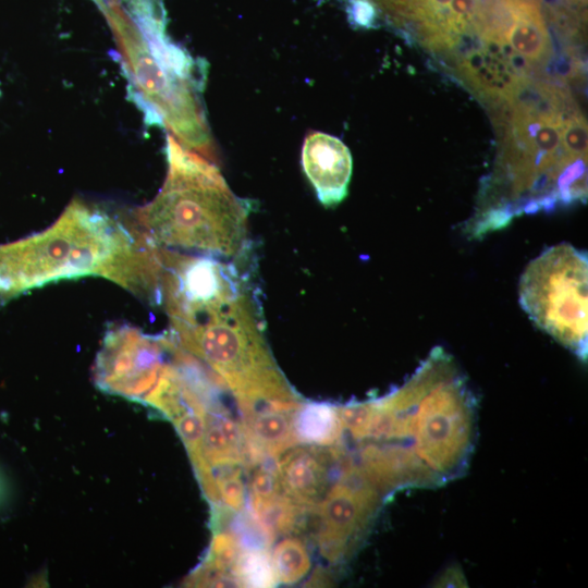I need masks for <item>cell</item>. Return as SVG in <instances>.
Returning a JSON list of instances; mask_svg holds the SVG:
<instances>
[{"label": "cell", "mask_w": 588, "mask_h": 588, "mask_svg": "<svg viewBox=\"0 0 588 588\" xmlns=\"http://www.w3.org/2000/svg\"><path fill=\"white\" fill-rule=\"evenodd\" d=\"M572 100L554 84L524 77L495 103L503 137L475 212L463 224L469 240L501 230L522 215L586 199L587 161L571 158L562 143L565 117L575 109Z\"/></svg>", "instance_id": "obj_1"}, {"label": "cell", "mask_w": 588, "mask_h": 588, "mask_svg": "<svg viewBox=\"0 0 588 588\" xmlns=\"http://www.w3.org/2000/svg\"><path fill=\"white\" fill-rule=\"evenodd\" d=\"M159 248L102 210L73 201L46 230L0 244V303L48 283L102 277L159 301Z\"/></svg>", "instance_id": "obj_2"}, {"label": "cell", "mask_w": 588, "mask_h": 588, "mask_svg": "<svg viewBox=\"0 0 588 588\" xmlns=\"http://www.w3.org/2000/svg\"><path fill=\"white\" fill-rule=\"evenodd\" d=\"M164 309L177 344L218 375L242 413L301 406L265 342L248 286L210 302Z\"/></svg>", "instance_id": "obj_3"}, {"label": "cell", "mask_w": 588, "mask_h": 588, "mask_svg": "<svg viewBox=\"0 0 588 588\" xmlns=\"http://www.w3.org/2000/svg\"><path fill=\"white\" fill-rule=\"evenodd\" d=\"M167 155V179L155 199L137 210V230L159 248L241 257L247 244V206L213 163L172 137Z\"/></svg>", "instance_id": "obj_4"}, {"label": "cell", "mask_w": 588, "mask_h": 588, "mask_svg": "<svg viewBox=\"0 0 588 588\" xmlns=\"http://www.w3.org/2000/svg\"><path fill=\"white\" fill-rule=\"evenodd\" d=\"M588 258L561 243L543 250L525 268L519 303L531 321L581 359L587 357Z\"/></svg>", "instance_id": "obj_5"}, {"label": "cell", "mask_w": 588, "mask_h": 588, "mask_svg": "<svg viewBox=\"0 0 588 588\" xmlns=\"http://www.w3.org/2000/svg\"><path fill=\"white\" fill-rule=\"evenodd\" d=\"M169 344L170 334L154 336L128 324L110 328L95 362V383L108 393L143 402L161 373Z\"/></svg>", "instance_id": "obj_6"}, {"label": "cell", "mask_w": 588, "mask_h": 588, "mask_svg": "<svg viewBox=\"0 0 588 588\" xmlns=\"http://www.w3.org/2000/svg\"><path fill=\"white\" fill-rule=\"evenodd\" d=\"M379 502L378 489L354 468L320 501L317 541L321 554L338 562L354 549Z\"/></svg>", "instance_id": "obj_7"}, {"label": "cell", "mask_w": 588, "mask_h": 588, "mask_svg": "<svg viewBox=\"0 0 588 588\" xmlns=\"http://www.w3.org/2000/svg\"><path fill=\"white\" fill-rule=\"evenodd\" d=\"M377 21H385L434 52L452 53L462 39L454 0H368Z\"/></svg>", "instance_id": "obj_8"}, {"label": "cell", "mask_w": 588, "mask_h": 588, "mask_svg": "<svg viewBox=\"0 0 588 588\" xmlns=\"http://www.w3.org/2000/svg\"><path fill=\"white\" fill-rule=\"evenodd\" d=\"M302 166L323 206H335L346 197L352 156L341 139L322 132L309 133L302 148Z\"/></svg>", "instance_id": "obj_9"}, {"label": "cell", "mask_w": 588, "mask_h": 588, "mask_svg": "<svg viewBox=\"0 0 588 588\" xmlns=\"http://www.w3.org/2000/svg\"><path fill=\"white\" fill-rule=\"evenodd\" d=\"M341 453L338 449L306 446L284 454L277 468L283 492L304 509L316 506Z\"/></svg>", "instance_id": "obj_10"}, {"label": "cell", "mask_w": 588, "mask_h": 588, "mask_svg": "<svg viewBox=\"0 0 588 588\" xmlns=\"http://www.w3.org/2000/svg\"><path fill=\"white\" fill-rule=\"evenodd\" d=\"M294 413L278 409L243 412L242 429L249 445L260 454L277 456L297 444Z\"/></svg>", "instance_id": "obj_11"}, {"label": "cell", "mask_w": 588, "mask_h": 588, "mask_svg": "<svg viewBox=\"0 0 588 588\" xmlns=\"http://www.w3.org/2000/svg\"><path fill=\"white\" fill-rule=\"evenodd\" d=\"M293 426L297 442L316 446L335 444L343 431L339 407L326 403L301 404Z\"/></svg>", "instance_id": "obj_12"}, {"label": "cell", "mask_w": 588, "mask_h": 588, "mask_svg": "<svg viewBox=\"0 0 588 588\" xmlns=\"http://www.w3.org/2000/svg\"><path fill=\"white\" fill-rule=\"evenodd\" d=\"M231 572L244 587H274L278 584L272 558L266 549L244 550Z\"/></svg>", "instance_id": "obj_13"}, {"label": "cell", "mask_w": 588, "mask_h": 588, "mask_svg": "<svg viewBox=\"0 0 588 588\" xmlns=\"http://www.w3.org/2000/svg\"><path fill=\"white\" fill-rule=\"evenodd\" d=\"M272 562L278 583L282 584L299 581L308 574L311 565L307 548L297 538L280 541L274 549Z\"/></svg>", "instance_id": "obj_14"}, {"label": "cell", "mask_w": 588, "mask_h": 588, "mask_svg": "<svg viewBox=\"0 0 588 588\" xmlns=\"http://www.w3.org/2000/svg\"><path fill=\"white\" fill-rule=\"evenodd\" d=\"M207 413L208 411L191 409L171 420L188 452L191 461L195 460L199 454Z\"/></svg>", "instance_id": "obj_15"}, {"label": "cell", "mask_w": 588, "mask_h": 588, "mask_svg": "<svg viewBox=\"0 0 588 588\" xmlns=\"http://www.w3.org/2000/svg\"><path fill=\"white\" fill-rule=\"evenodd\" d=\"M241 550V546L233 534L219 531L215 535L207 559L201 565L228 573L234 566L242 552Z\"/></svg>", "instance_id": "obj_16"}, {"label": "cell", "mask_w": 588, "mask_h": 588, "mask_svg": "<svg viewBox=\"0 0 588 588\" xmlns=\"http://www.w3.org/2000/svg\"><path fill=\"white\" fill-rule=\"evenodd\" d=\"M562 143L571 158L587 161V123L577 110H573L565 119Z\"/></svg>", "instance_id": "obj_17"}, {"label": "cell", "mask_w": 588, "mask_h": 588, "mask_svg": "<svg viewBox=\"0 0 588 588\" xmlns=\"http://www.w3.org/2000/svg\"><path fill=\"white\" fill-rule=\"evenodd\" d=\"M249 485L252 509L271 501L283 491L278 470H273L268 466H261L256 469L252 475Z\"/></svg>", "instance_id": "obj_18"}, {"label": "cell", "mask_w": 588, "mask_h": 588, "mask_svg": "<svg viewBox=\"0 0 588 588\" xmlns=\"http://www.w3.org/2000/svg\"><path fill=\"white\" fill-rule=\"evenodd\" d=\"M531 1H535V2H538V3L542 4L543 0H531Z\"/></svg>", "instance_id": "obj_19"}]
</instances>
